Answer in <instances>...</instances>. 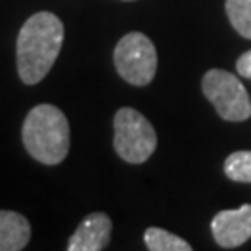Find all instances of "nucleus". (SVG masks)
<instances>
[{"instance_id":"1","label":"nucleus","mask_w":251,"mask_h":251,"mask_svg":"<svg viewBox=\"0 0 251 251\" xmlns=\"http://www.w3.org/2000/svg\"><path fill=\"white\" fill-rule=\"evenodd\" d=\"M63 45V23L50 11H37L25 21L17 36V71L34 86L45 78Z\"/></svg>"},{"instance_id":"2","label":"nucleus","mask_w":251,"mask_h":251,"mask_svg":"<svg viewBox=\"0 0 251 251\" xmlns=\"http://www.w3.org/2000/svg\"><path fill=\"white\" fill-rule=\"evenodd\" d=\"M23 142L28 154L45 166H56L71 147V128L62 110L54 104H37L23 123Z\"/></svg>"},{"instance_id":"3","label":"nucleus","mask_w":251,"mask_h":251,"mask_svg":"<svg viewBox=\"0 0 251 251\" xmlns=\"http://www.w3.org/2000/svg\"><path fill=\"white\" fill-rule=\"evenodd\" d=\"M156 132L134 108H119L114 117V149L128 164H144L156 149Z\"/></svg>"},{"instance_id":"4","label":"nucleus","mask_w":251,"mask_h":251,"mask_svg":"<svg viewBox=\"0 0 251 251\" xmlns=\"http://www.w3.org/2000/svg\"><path fill=\"white\" fill-rule=\"evenodd\" d=\"M203 93L225 121H246L251 117V99L244 84L233 73L210 69L201 82Z\"/></svg>"},{"instance_id":"5","label":"nucleus","mask_w":251,"mask_h":251,"mask_svg":"<svg viewBox=\"0 0 251 251\" xmlns=\"http://www.w3.org/2000/svg\"><path fill=\"white\" fill-rule=\"evenodd\" d=\"M114 63L119 76L132 86H147L156 75L158 56L149 37L142 32H128L114 50Z\"/></svg>"},{"instance_id":"6","label":"nucleus","mask_w":251,"mask_h":251,"mask_svg":"<svg viewBox=\"0 0 251 251\" xmlns=\"http://www.w3.org/2000/svg\"><path fill=\"white\" fill-rule=\"evenodd\" d=\"M210 231L216 244L225 250H233L251 238V205L246 203L240 208L220 210L210 222Z\"/></svg>"},{"instance_id":"7","label":"nucleus","mask_w":251,"mask_h":251,"mask_svg":"<svg viewBox=\"0 0 251 251\" xmlns=\"http://www.w3.org/2000/svg\"><path fill=\"white\" fill-rule=\"evenodd\" d=\"M112 238V220L104 212L86 216L67 242L69 251H102Z\"/></svg>"},{"instance_id":"8","label":"nucleus","mask_w":251,"mask_h":251,"mask_svg":"<svg viewBox=\"0 0 251 251\" xmlns=\"http://www.w3.org/2000/svg\"><path fill=\"white\" fill-rule=\"evenodd\" d=\"M32 236L30 222L13 210H0V251L25 250Z\"/></svg>"},{"instance_id":"9","label":"nucleus","mask_w":251,"mask_h":251,"mask_svg":"<svg viewBox=\"0 0 251 251\" xmlns=\"http://www.w3.org/2000/svg\"><path fill=\"white\" fill-rule=\"evenodd\" d=\"M144 240L147 250L151 251H192V246L184 238L160 227H149L144 234Z\"/></svg>"},{"instance_id":"10","label":"nucleus","mask_w":251,"mask_h":251,"mask_svg":"<svg viewBox=\"0 0 251 251\" xmlns=\"http://www.w3.org/2000/svg\"><path fill=\"white\" fill-rule=\"evenodd\" d=\"M225 11L234 30L251 39V0H225Z\"/></svg>"},{"instance_id":"11","label":"nucleus","mask_w":251,"mask_h":251,"mask_svg":"<svg viewBox=\"0 0 251 251\" xmlns=\"http://www.w3.org/2000/svg\"><path fill=\"white\" fill-rule=\"evenodd\" d=\"M225 175L234 182L251 184V151H234L224 162Z\"/></svg>"},{"instance_id":"12","label":"nucleus","mask_w":251,"mask_h":251,"mask_svg":"<svg viewBox=\"0 0 251 251\" xmlns=\"http://www.w3.org/2000/svg\"><path fill=\"white\" fill-rule=\"evenodd\" d=\"M236 71L242 75L244 78H250L251 80V50L244 52L238 62H236Z\"/></svg>"},{"instance_id":"13","label":"nucleus","mask_w":251,"mask_h":251,"mask_svg":"<svg viewBox=\"0 0 251 251\" xmlns=\"http://www.w3.org/2000/svg\"><path fill=\"white\" fill-rule=\"evenodd\" d=\"M125 2H130V0H125Z\"/></svg>"}]
</instances>
